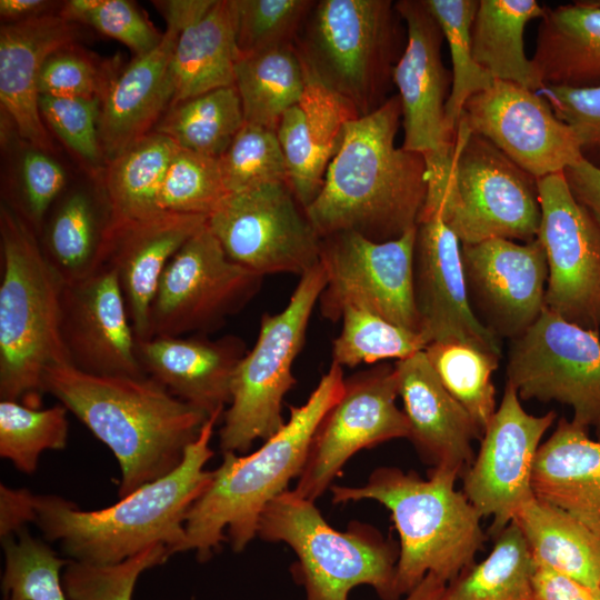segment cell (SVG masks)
<instances>
[{
  "mask_svg": "<svg viewBox=\"0 0 600 600\" xmlns=\"http://www.w3.org/2000/svg\"><path fill=\"white\" fill-rule=\"evenodd\" d=\"M400 124L398 93L346 122L323 186L304 209L321 238L350 231L384 242L417 227L428 193L427 166L420 153L394 144Z\"/></svg>",
  "mask_w": 600,
  "mask_h": 600,
  "instance_id": "1",
  "label": "cell"
},
{
  "mask_svg": "<svg viewBox=\"0 0 600 600\" xmlns=\"http://www.w3.org/2000/svg\"><path fill=\"white\" fill-rule=\"evenodd\" d=\"M43 389L113 452L120 498L176 469L209 418L149 376H96L63 363L46 370Z\"/></svg>",
  "mask_w": 600,
  "mask_h": 600,
  "instance_id": "2",
  "label": "cell"
},
{
  "mask_svg": "<svg viewBox=\"0 0 600 600\" xmlns=\"http://www.w3.org/2000/svg\"><path fill=\"white\" fill-rule=\"evenodd\" d=\"M222 416L208 418L176 469L117 503L82 511L61 497L32 494V522L48 541H58L70 560L89 564H116L156 544L166 546L170 554L183 552L188 513L212 478L206 464Z\"/></svg>",
  "mask_w": 600,
  "mask_h": 600,
  "instance_id": "3",
  "label": "cell"
},
{
  "mask_svg": "<svg viewBox=\"0 0 600 600\" xmlns=\"http://www.w3.org/2000/svg\"><path fill=\"white\" fill-rule=\"evenodd\" d=\"M342 367L331 363L307 401L290 408L278 432L251 453L224 452L221 464L186 521L184 551L200 561L211 558L228 539L242 551L257 536L262 511L303 469L313 434L344 389Z\"/></svg>",
  "mask_w": 600,
  "mask_h": 600,
  "instance_id": "4",
  "label": "cell"
},
{
  "mask_svg": "<svg viewBox=\"0 0 600 600\" xmlns=\"http://www.w3.org/2000/svg\"><path fill=\"white\" fill-rule=\"evenodd\" d=\"M459 477L380 467L359 487L331 486L333 503L374 500L384 506L399 534L396 588L406 596L432 573L446 583L476 562L486 534L481 517L466 494L456 489Z\"/></svg>",
  "mask_w": 600,
  "mask_h": 600,
  "instance_id": "5",
  "label": "cell"
},
{
  "mask_svg": "<svg viewBox=\"0 0 600 600\" xmlns=\"http://www.w3.org/2000/svg\"><path fill=\"white\" fill-rule=\"evenodd\" d=\"M0 240V398L41 408L46 370L69 363L60 330L64 283L34 229L7 202Z\"/></svg>",
  "mask_w": 600,
  "mask_h": 600,
  "instance_id": "6",
  "label": "cell"
},
{
  "mask_svg": "<svg viewBox=\"0 0 600 600\" xmlns=\"http://www.w3.org/2000/svg\"><path fill=\"white\" fill-rule=\"evenodd\" d=\"M401 21L390 0H321L294 46L322 84L359 118L390 98L393 69L406 46Z\"/></svg>",
  "mask_w": 600,
  "mask_h": 600,
  "instance_id": "7",
  "label": "cell"
},
{
  "mask_svg": "<svg viewBox=\"0 0 600 600\" xmlns=\"http://www.w3.org/2000/svg\"><path fill=\"white\" fill-rule=\"evenodd\" d=\"M257 536L289 546L291 567L304 589V600H348L358 586H370L382 600H399L396 569L399 550L374 527L351 522L332 528L313 501L293 490L276 497L262 511Z\"/></svg>",
  "mask_w": 600,
  "mask_h": 600,
  "instance_id": "8",
  "label": "cell"
},
{
  "mask_svg": "<svg viewBox=\"0 0 600 600\" xmlns=\"http://www.w3.org/2000/svg\"><path fill=\"white\" fill-rule=\"evenodd\" d=\"M438 216L461 244L538 237V179L460 120L441 188L428 194L419 219ZM419 221V220H418Z\"/></svg>",
  "mask_w": 600,
  "mask_h": 600,
  "instance_id": "9",
  "label": "cell"
},
{
  "mask_svg": "<svg viewBox=\"0 0 600 600\" xmlns=\"http://www.w3.org/2000/svg\"><path fill=\"white\" fill-rule=\"evenodd\" d=\"M326 284L319 262L300 277L282 311L261 317L254 347L248 350L232 380L231 401L219 431L222 453H247L256 440H267L286 423L282 402L296 382L292 366Z\"/></svg>",
  "mask_w": 600,
  "mask_h": 600,
  "instance_id": "10",
  "label": "cell"
},
{
  "mask_svg": "<svg viewBox=\"0 0 600 600\" xmlns=\"http://www.w3.org/2000/svg\"><path fill=\"white\" fill-rule=\"evenodd\" d=\"M207 226L229 259L262 277H301L320 262L322 239L287 181L228 193Z\"/></svg>",
  "mask_w": 600,
  "mask_h": 600,
  "instance_id": "11",
  "label": "cell"
},
{
  "mask_svg": "<svg viewBox=\"0 0 600 600\" xmlns=\"http://www.w3.org/2000/svg\"><path fill=\"white\" fill-rule=\"evenodd\" d=\"M262 279L229 259L206 226L176 253L160 279L150 338L207 336L220 329L257 294Z\"/></svg>",
  "mask_w": 600,
  "mask_h": 600,
  "instance_id": "12",
  "label": "cell"
},
{
  "mask_svg": "<svg viewBox=\"0 0 600 600\" xmlns=\"http://www.w3.org/2000/svg\"><path fill=\"white\" fill-rule=\"evenodd\" d=\"M507 382L520 400L557 401L571 407V421L600 423L599 331L543 309L534 323L511 340Z\"/></svg>",
  "mask_w": 600,
  "mask_h": 600,
  "instance_id": "13",
  "label": "cell"
},
{
  "mask_svg": "<svg viewBox=\"0 0 600 600\" xmlns=\"http://www.w3.org/2000/svg\"><path fill=\"white\" fill-rule=\"evenodd\" d=\"M394 4L407 26L406 46L392 74L401 103V147L423 157L431 194L444 183L454 150L456 134L446 120L452 73L441 58V28L424 0Z\"/></svg>",
  "mask_w": 600,
  "mask_h": 600,
  "instance_id": "14",
  "label": "cell"
},
{
  "mask_svg": "<svg viewBox=\"0 0 600 600\" xmlns=\"http://www.w3.org/2000/svg\"><path fill=\"white\" fill-rule=\"evenodd\" d=\"M416 231L384 242L350 231L321 238L320 263L327 277L319 298L322 316L338 321L344 306L357 304L421 332L413 294Z\"/></svg>",
  "mask_w": 600,
  "mask_h": 600,
  "instance_id": "15",
  "label": "cell"
},
{
  "mask_svg": "<svg viewBox=\"0 0 600 600\" xmlns=\"http://www.w3.org/2000/svg\"><path fill=\"white\" fill-rule=\"evenodd\" d=\"M394 364L380 363L344 380L339 400L319 423L293 491L316 502L347 461L362 449L409 438V422L397 407Z\"/></svg>",
  "mask_w": 600,
  "mask_h": 600,
  "instance_id": "16",
  "label": "cell"
},
{
  "mask_svg": "<svg viewBox=\"0 0 600 600\" xmlns=\"http://www.w3.org/2000/svg\"><path fill=\"white\" fill-rule=\"evenodd\" d=\"M538 239L548 264L544 308L600 329V223L573 197L563 172L538 180Z\"/></svg>",
  "mask_w": 600,
  "mask_h": 600,
  "instance_id": "17",
  "label": "cell"
},
{
  "mask_svg": "<svg viewBox=\"0 0 600 600\" xmlns=\"http://www.w3.org/2000/svg\"><path fill=\"white\" fill-rule=\"evenodd\" d=\"M557 418L528 413L514 388L506 382L500 404L486 428L479 452L463 472L462 492L481 518H492L496 538L534 498L531 474L541 439Z\"/></svg>",
  "mask_w": 600,
  "mask_h": 600,
  "instance_id": "18",
  "label": "cell"
},
{
  "mask_svg": "<svg viewBox=\"0 0 600 600\" xmlns=\"http://www.w3.org/2000/svg\"><path fill=\"white\" fill-rule=\"evenodd\" d=\"M460 120L538 180L583 158L576 133L549 102L513 82L493 80L466 102Z\"/></svg>",
  "mask_w": 600,
  "mask_h": 600,
  "instance_id": "19",
  "label": "cell"
},
{
  "mask_svg": "<svg viewBox=\"0 0 600 600\" xmlns=\"http://www.w3.org/2000/svg\"><path fill=\"white\" fill-rule=\"evenodd\" d=\"M413 294L429 344L462 343L501 358V339L480 321L470 301L461 242L438 216L417 224Z\"/></svg>",
  "mask_w": 600,
  "mask_h": 600,
  "instance_id": "20",
  "label": "cell"
},
{
  "mask_svg": "<svg viewBox=\"0 0 600 600\" xmlns=\"http://www.w3.org/2000/svg\"><path fill=\"white\" fill-rule=\"evenodd\" d=\"M214 0L154 2L164 16L167 29L149 52L136 57L109 82L101 99L99 142L108 164L131 143L150 133L170 106L168 70L182 30L200 18Z\"/></svg>",
  "mask_w": 600,
  "mask_h": 600,
  "instance_id": "21",
  "label": "cell"
},
{
  "mask_svg": "<svg viewBox=\"0 0 600 600\" xmlns=\"http://www.w3.org/2000/svg\"><path fill=\"white\" fill-rule=\"evenodd\" d=\"M470 301L498 338L514 340L544 309L548 264L538 238L461 244Z\"/></svg>",
  "mask_w": 600,
  "mask_h": 600,
  "instance_id": "22",
  "label": "cell"
},
{
  "mask_svg": "<svg viewBox=\"0 0 600 600\" xmlns=\"http://www.w3.org/2000/svg\"><path fill=\"white\" fill-rule=\"evenodd\" d=\"M61 338L69 364L96 376H147L116 271L63 284Z\"/></svg>",
  "mask_w": 600,
  "mask_h": 600,
  "instance_id": "23",
  "label": "cell"
},
{
  "mask_svg": "<svg viewBox=\"0 0 600 600\" xmlns=\"http://www.w3.org/2000/svg\"><path fill=\"white\" fill-rule=\"evenodd\" d=\"M399 397L409 422V440L429 471L461 477L476 458L482 433L443 387L424 351L394 363Z\"/></svg>",
  "mask_w": 600,
  "mask_h": 600,
  "instance_id": "24",
  "label": "cell"
},
{
  "mask_svg": "<svg viewBox=\"0 0 600 600\" xmlns=\"http://www.w3.org/2000/svg\"><path fill=\"white\" fill-rule=\"evenodd\" d=\"M207 222V216L161 211L109 227L104 266L118 276L137 341L150 338L151 307L168 263Z\"/></svg>",
  "mask_w": 600,
  "mask_h": 600,
  "instance_id": "25",
  "label": "cell"
},
{
  "mask_svg": "<svg viewBox=\"0 0 600 600\" xmlns=\"http://www.w3.org/2000/svg\"><path fill=\"white\" fill-rule=\"evenodd\" d=\"M247 352L246 343L236 336L153 337L137 341L144 373L208 417L223 413L230 403L232 380Z\"/></svg>",
  "mask_w": 600,
  "mask_h": 600,
  "instance_id": "26",
  "label": "cell"
},
{
  "mask_svg": "<svg viewBox=\"0 0 600 600\" xmlns=\"http://www.w3.org/2000/svg\"><path fill=\"white\" fill-rule=\"evenodd\" d=\"M77 23L52 11L4 22L0 28V101L19 136L39 151H53L39 108L38 83L46 60L71 46Z\"/></svg>",
  "mask_w": 600,
  "mask_h": 600,
  "instance_id": "27",
  "label": "cell"
},
{
  "mask_svg": "<svg viewBox=\"0 0 600 600\" xmlns=\"http://www.w3.org/2000/svg\"><path fill=\"white\" fill-rule=\"evenodd\" d=\"M561 418L538 449L531 488L536 499L556 507L600 537V440Z\"/></svg>",
  "mask_w": 600,
  "mask_h": 600,
  "instance_id": "28",
  "label": "cell"
},
{
  "mask_svg": "<svg viewBox=\"0 0 600 600\" xmlns=\"http://www.w3.org/2000/svg\"><path fill=\"white\" fill-rule=\"evenodd\" d=\"M532 61L544 86L600 87V1L546 6Z\"/></svg>",
  "mask_w": 600,
  "mask_h": 600,
  "instance_id": "29",
  "label": "cell"
},
{
  "mask_svg": "<svg viewBox=\"0 0 600 600\" xmlns=\"http://www.w3.org/2000/svg\"><path fill=\"white\" fill-rule=\"evenodd\" d=\"M240 58L233 0L213 4L180 33L168 70L170 106L234 86Z\"/></svg>",
  "mask_w": 600,
  "mask_h": 600,
  "instance_id": "30",
  "label": "cell"
},
{
  "mask_svg": "<svg viewBox=\"0 0 600 600\" xmlns=\"http://www.w3.org/2000/svg\"><path fill=\"white\" fill-rule=\"evenodd\" d=\"M544 8L536 0H479L471 28L472 53L494 80L533 91L544 86L524 50L526 27L541 19Z\"/></svg>",
  "mask_w": 600,
  "mask_h": 600,
  "instance_id": "31",
  "label": "cell"
},
{
  "mask_svg": "<svg viewBox=\"0 0 600 600\" xmlns=\"http://www.w3.org/2000/svg\"><path fill=\"white\" fill-rule=\"evenodd\" d=\"M109 206L79 190L59 203L39 240L44 258L64 284L100 271L106 264Z\"/></svg>",
  "mask_w": 600,
  "mask_h": 600,
  "instance_id": "32",
  "label": "cell"
},
{
  "mask_svg": "<svg viewBox=\"0 0 600 600\" xmlns=\"http://www.w3.org/2000/svg\"><path fill=\"white\" fill-rule=\"evenodd\" d=\"M513 521L538 563L590 588H600V537L536 498L518 511Z\"/></svg>",
  "mask_w": 600,
  "mask_h": 600,
  "instance_id": "33",
  "label": "cell"
},
{
  "mask_svg": "<svg viewBox=\"0 0 600 600\" xmlns=\"http://www.w3.org/2000/svg\"><path fill=\"white\" fill-rule=\"evenodd\" d=\"M178 148L168 137L151 131L107 164L103 194L111 227L161 212L159 194Z\"/></svg>",
  "mask_w": 600,
  "mask_h": 600,
  "instance_id": "34",
  "label": "cell"
},
{
  "mask_svg": "<svg viewBox=\"0 0 600 600\" xmlns=\"http://www.w3.org/2000/svg\"><path fill=\"white\" fill-rule=\"evenodd\" d=\"M234 76L244 122L276 131L306 90V68L294 44L240 56Z\"/></svg>",
  "mask_w": 600,
  "mask_h": 600,
  "instance_id": "35",
  "label": "cell"
},
{
  "mask_svg": "<svg viewBox=\"0 0 600 600\" xmlns=\"http://www.w3.org/2000/svg\"><path fill=\"white\" fill-rule=\"evenodd\" d=\"M536 562L512 521L496 538L490 553L448 582L442 600H536Z\"/></svg>",
  "mask_w": 600,
  "mask_h": 600,
  "instance_id": "36",
  "label": "cell"
},
{
  "mask_svg": "<svg viewBox=\"0 0 600 600\" xmlns=\"http://www.w3.org/2000/svg\"><path fill=\"white\" fill-rule=\"evenodd\" d=\"M243 124L239 92L230 86L169 107L152 131L182 149L219 159Z\"/></svg>",
  "mask_w": 600,
  "mask_h": 600,
  "instance_id": "37",
  "label": "cell"
},
{
  "mask_svg": "<svg viewBox=\"0 0 600 600\" xmlns=\"http://www.w3.org/2000/svg\"><path fill=\"white\" fill-rule=\"evenodd\" d=\"M342 328L332 344V362L357 367L388 359H407L429 346L421 332L399 327L366 307L347 304Z\"/></svg>",
  "mask_w": 600,
  "mask_h": 600,
  "instance_id": "38",
  "label": "cell"
},
{
  "mask_svg": "<svg viewBox=\"0 0 600 600\" xmlns=\"http://www.w3.org/2000/svg\"><path fill=\"white\" fill-rule=\"evenodd\" d=\"M424 353L443 387L483 434L498 408L492 374L500 358L456 342L431 343Z\"/></svg>",
  "mask_w": 600,
  "mask_h": 600,
  "instance_id": "39",
  "label": "cell"
},
{
  "mask_svg": "<svg viewBox=\"0 0 600 600\" xmlns=\"http://www.w3.org/2000/svg\"><path fill=\"white\" fill-rule=\"evenodd\" d=\"M438 21L448 43L451 58L452 86L446 106L449 130L457 134V127L466 102L476 93L489 88L493 78L473 58L471 28L479 7L478 0H424Z\"/></svg>",
  "mask_w": 600,
  "mask_h": 600,
  "instance_id": "40",
  "label": "cell"
},
{
  "mask_svg": "<svg viewBox=\"0 0 600 600\" xmlns=\"http://www.w3.org/2000/svg\"><path fill=\"white\" fill-rule=\"evenodd\" d=\"M67 411L61 403L41 409L1 400L0 456L21 472H34L44 450H61L67 446Z\"/></svg>",
  "mask_w": 600,
  "mask_h": 600,
  "instance_id": "41",
  "label": "cell"
},
{
  "mask_svg": "<svg viewBox=\"0 0 600 600\" xmlns=\"http://www.w3.org/2000/svg\"><path fill=\"white\" fill-rule=\"evenodd\" d=\"M4 553L3 600H68L60 571L70 559L60 558L46 542L22 527L1 538Z\"/></svg>",
  "mask_w": 600,
  "mask_h": 600,
  "instance_id": "42",
  "label": "cell"
},
{
  "mask_svg": "<svg viewBox=\"0 0 600 600\" xmlns=\"http://www.w3.org/2000/svg\"><path fill=\"white\" fill-rule=\"evenodd\" d=\"M228 194L219 159L178 148L159 194L160 211L209 217Z\"/></svg>",
  "mask_w": 600,
  "mask_h": 600,
  "instance_id": "43",
  "label": "cell"
},
{
  "mask_svg": "<svg viewBox=\"0 0 600 600\" xmlns=\"http://www.w3.org/2000/svg\"><path fill=\"white\" fill-rule=\"evenodd\" d=\"M240 56L294 44L316 1L233 0Z\"/></svg>",
  "mask_w": 600,
  "mask_h": 600,
  "instance_id": "44",
  "label": "cell"
},
{
  "mask_svg": "<svg viewBox=\"0 0 600 600\" xmlns=\"http://www.w3.org/2000/svg\"><path fill=\"white\" fill-rule=\"evenodd\" d=\"M228 191L266 182L287 181V168L277 131L244 122L219 158Z\"/></svg>",
  "mask_w": 600,
  "mask_h": 600,
  "instance_id": "45",
  "label": "cell"
},
{
  "mask_svg": "<svg viewBox=\"0 0 600 600\" xmlns=\"http://www.w3.org/2000/svg\"><path fill=\"white\" fill-rule=\"evenodd\" d=\"M171 554L156 544L116 564H89L70 560L62 573L68 600H131L139 576L163 563Z\"/></svg>",
  "mask_w": 600,
  "mask_h": 600,
  "instance_id": "46",
  "label": "cell"
},
{
  "mask_svg": "<svg viewBox=\"0 0 600 600\" xmlns=\"http://www.w3.org/2000/svg\"><path fill=\"white\" fill-rule=\"evenodd\" d=\"M277 136L284 157L288 183L306 209L320 192L331 158L313 139L300 104L284 112Z\"/></svg>",
  "mask_w": 600,
  "mask_h": 600,
  "instance_id": "47",
  "label": "cell"
},
{
  "mask_svg": "<svg viewBox=\"0 0 600 600\" xmlns=\"http://www.w3.org/2000/svg\"><path fill=\"white\" fill-rule=\"evenodd\" d=\"M58 12L71 22L88 24L124 43L136 57L157 47L163 36L128 0H70Z\"/></svg>",
  "mask_w": 600,
  "mask_h": 600,
  "instance_id": "48",
  "label": "cell"
},
{
  "mask_svg": "<svg viewBox=\"0 0 600 600\" xmlns=\"http://www.w3.org/2000/svg\"><path fill=\"white\" fill-rule=\"evenodd\" d=\"M100 98H62L41 94L42 118L78 156L92 166L102 159L99 142Z\"/></svg>",
  "mask_w": 600,
  "mask_h": 600,
  "instance_id": "49",
  "label": "cell"
},
{
  "mask_svg": "<svg viewBox=\"0 0 600 600\" xmlns=\"http://www.w3.org/2000/svg\"><path fill=\"white\" fill-rule=\"evenodd\" d=\"M538 92L576 133L582 157L600 168V87L572 89L543 86Z\"/></svg>",
  "mask_w": 600,
  "mask_h": 600,
  "instance_id": "50",
  "label": "cell"
},
{
  "mask_svg": "<svg viewBox=\"0 0 600 600\" xmlns=\"http://www.w3.org/2000/svg\"><path fill=\"white\" fill-rule=\"evenodd\" d=\"M108 86L92 60L71 44L46 60L38 91L40 96L102 99Z\"/></svg>",
  "mask_w": 600,
  "mask_h": 600,
  "instance_id": "51",
  "label": "cell"
},
{
  "mask_svg": "<svg viewBox=\"0 0 600 600\" xmlns=\"http://www.w3.org/2000/svg\"><path fill=\"white\" fill-rule=\"evenodd\" d=\"M21 173L22 200L17 207H11L39 234L50 207L66 186V173L58 162L39 150L24 154Z\"/></svg>",
  "mask_w": 600,
  "mask_h": 600,
  "instance_id": "52",
  "label": "cell"
},
{
  "mask_svg": "<svg viewBox=\"0 0 600 600\" xmlns=\"http://www.w3.org/2000/svg\"><path fill=\"white\" fill-rule=\"evenodd\" d=\"M534 562L536 600H600V588H590L538 563L536 560Z\"/></svg>",
  "mask_w": 600,
  "mask_h": 600,
  "instance_id": "53",
  "label": "cell"
},
{
  "mask_svg": "<svg viewBox=\"0 0 600 600\" xmlns=\"http://www.w3.org/2000/svg\"><path fill=\"white\" fill-rule=\"evenodd\" d=\"M563 173L576 200L600 223V168L582 158Z\"/></svg>",
  "mask_w": 600,
  "mask_h": 600,
  "instance_id": "54",
  "label": "cell"
},
{
  "mask_svg": "<svg viewBox=\"0 0 600 600\" xmlns=\"http://www.w3.org/2000/svg\"><path fill=\"white\" fill-rule=\"evenodd\" d=\"M28 490L11 489L1 484L0 489V536L13 534L32 522L33 511Z\"/></svg>",
  "mask_w": 600,
  "mask_h": 600,
  "instance_id": "55",
  "label": "cell"
},
{
  "mask_svg": "<svg viewBox=\"0 0 600 600\" xmlns=\"http://www.w3.org/2000/svg\"><path fill=\"white\" fill-rule=\"evenodd\" d=\"M56 2L46 0H1L0 16L6 22L31 19L48 11Z\"/></svg>",
  "mask_w": 600,
  "mask_h": 600,
  "instance_id": "56",
  "label": "cell"
},
{
  "mask_svg": "<svg viewBox=\"0 0 600 600\" xmlns=\"http://www.w3.org/2000/svg\"><path fill=\"white\" fill-rule=\"evenodd\" d=\"M446 582L432 573H428L403 600H442Z\"/></svg>",
  "mask_w": 600,
  "mask_h": 600,
  "instance_id": "57",
  "label": "cell"
},
{
  "mask_svg": "<svg viewBox=\"0 0 600 600\" xmlns=\"http://www.w3.org/2000/svg\"><path fill=\"white\" fill-rule=\"evenodd\" d=\"M597 439L600 440V423L596 427Z\"/></svg>",
  "mask_w": 600,
  "mask_h": 600,
  "instance_id": "58",
  "label": "cell"
}]
</instances>
